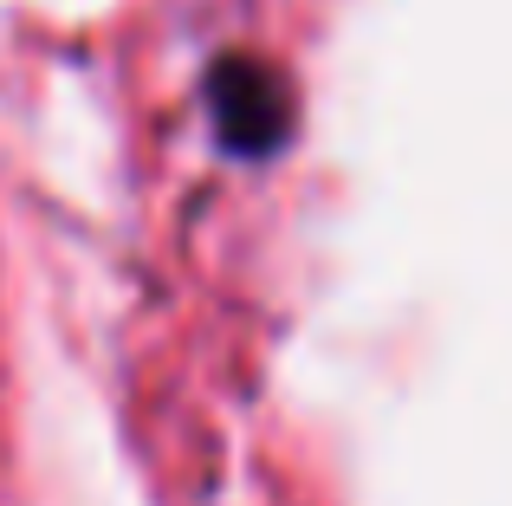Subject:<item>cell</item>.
<instances>
[{
    "instance_id": "6da1fadb",
    "label": "cell",
    "mask_w": 512,
    "mask_h": 506,
    "mask_svg": "<svg viewBox=\"0 0 512 506\" xmlns=\"http://www.w3.org/2000/svg\"><path fill=\"white\" fill-rule=\"evenodd\" d=\"M221 124H227L234 150H266L279 137V124H286V104H279V91L260 72H227L221 78Z\"/></svg>"
}]
</instances>
